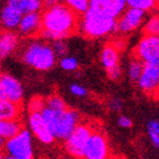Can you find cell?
Segmentation results:
<instances>
[{"mask_svg": "<svg viewBox=\"0 0 159 159\" xmlns=\"http://www.w3.org/2000/svg\"><path fill=\"white\" fill-rule=\"evenodd\" d=\"M143 70H144V62L133 54L127 64V76L129 81L133 83H137L143 73Z\"/></svg>", "mask_w": 159, "mask_h": 159, "instance_id": "21", "label": "cell"}, {"mask_svg": "<svg viewBox=\"0 0 159 159\" xmlns=\"http://www.w3.org/2000/svg\"><path fill=\"white\" fill-rule=\"evenodd\" d=\"M60 67L66 72H73L79 69V61L75 59L74 57H70V55H65V57L60 59Z\"/></svg>", "mask_w": 159, "mask_h": 159, "instance_id": "27", "label": "cell"}, {"mask_svg": "<svg viewBox=\"0 0 159 159\" xmlns=\"http://www.w3.org/2000/svg\"><path fill=\"white\" fill-rule=\"evenodd\" d=\"M89 8L118 19L127 8V3L125 0H91Z\"/></svg>", "mask_w": 159, "mask_h": 159, "instance_id": "14", "label": "cell"}, {"mask_svg": "<svg viewBox=\"0 0 159 159\" xmlns=\"http://www.w3.org/2000/svg\"><path fill=\"white\" fill-rule=\"evenodd\" d=\"M156 2L158 3V6H159V0H156Z\"/></svg>", "mask_w": 159, "mask_h": 159, "instance_id": "39", "label": "cell"}, {"mask_svg": "<svg viewBox=\"0 0 159 159\" xmlns=\"http://www.w3.org/2000/svg\"><path fill=\"white\" fill-rule=\"evenodd\" d=\"M3 1H7V0H0V5H1V3H2Z\"/></svg>", "mask_w": 159, "mask_h": 159, "instance_id": "38", "label": "cell"}, {"mask_svg": "<svg viewBox=\"0 0 159 159\" xmlns=\"http://www.w3.org/2000/svg\"><path fill=\"white\" fill-rule=\"evenodd\" d=\"M42 1H43V7L49 8V7L60 5V3H64L65 0H42Z\"/></svg>", "mask_w": 159, "mask_h": 159, "instance_id": "34", "label": "cell"}, {"mask_svg": "<svg viewBox=\"0 0 159 159\" xmlns=\"http://www.w3.org/2000/svg\"><path fill=\"white\" fill-rule=\"evenodd\" d=\"M22 16L17 9L5 3L0 9V29L3 31H17Z\"/></svg>", "mask_w": 159, "mask_h": 159, "instance_id": "15", "label": "cell"}, {"mask_svg": "<svg viewBox=\"0 0 159 159\" xmlns=\"http://www.w3.org/2000/svg\"><path fill=\"white\" fill-rule=\"evenodd\" d=\"M89 2H91V0H65L64 1L65 5L71 8L79 16H82L89 10Z\"/></svg>", "mask_w": 159, "mask_h": 159, "instance_id": "26", "label": "cell"}, {"mask_svg": "<svg viewBox=\"0 0 159 159\" xmlns=\"http://www.w3.org/2000/svg\"><path fill=\"white\" fill-rule=\"evenodd\" d=\"M45 106L54 111H64L67 108L64 99L57 94H51L45 97Z\"/></svg>", "mask_w": 159, "mask_h": 159, "instance_id": "25", "label": "cell"}, {"mask_svg": "<svg viewBox=\"0 0 159 159\" xmlns=\"http://www.w3.org/2000/svg\"><path fill=\"white\" fill-rule=\"evenodd\" d=\"M106 73H107V76L112 80V81H118L122 77V67H120V65H117V66L107 70Z\"/></svg>", "mask_w": 159, "mask_h": 159, "instance_id": "31", "label": "cell"}, {"mask_svg": "<svg viewBox=\"0 0 159 159\" xmlns=\"http://www.w3.org/2000/svg\"><path fill=\"white\" fill-rule=\"evenodd\" d=\"M136 84L146 94L158 95L159 63H144L143 73Z\"/></svg>", "mask_w": 159, "mask_h": 159, "instance_id": "11", "label": "cell"}, {"mask_svg": "<svg viewBox=\"0 0 159 159\" xmlns=\"http://www.w3.org/2000/svg\"><path fill=\"white\" fill-rule=\"evenodd\" d=\"M133 54L144 63H159V35L143 33Z\"/></svg>", "mask_w": 159, "mask_h": 159, "instance_id": "7", "label": "cell"}, {"mask_svg": "<svg viewBox=\"0 0 159 159\" xmlns=\"http://www.w3.org/2000/svg\"><path fill=\"white\" fill-rule=\"evenodd\" d=\"M147 12L144 10L127 7L120 17L117 19V33L128 35L143 27L146 20Z\"/></svg>", "mask_w": 159, "mask_h": 159, "instance_id": "8", "label": "cell"}, {"mask_svg": "<svg viewBox=\"0 0 159 159\" xmlns=\"http://www.w3.org/2000/svg\"><path fill=\"white\" fill-rule=\"evenodd\" d=\"M5 152V150H2V149H1V147H0V159H3V158H5V152Z\"/></svg>", "mask_w": 159, "mask_h": 159, "instance_id": "35", "label": "cell"}, {"mask_svg": "<svg viewBox=\"0 0 159 159\" xmlns=\"http://www.w3.org/2000/svg\"><path fill=\"white\" fill-rule=\"evenodd\" d=\"M52 47L54 49V52L57 57H63L67 55L69 53V48H67V43L65 42V40H55L52 41Z\"/></svg>", "mask_w": 159, "mask_h": 159, "instance_id": "29", "label": "cell"}, {"mask_svg": "<svg viewBox=\"0 0 159 159\" xmlns=\"http://www.w3.org/2000/svg\"><path fill=\"white\" fill-rule=\"evenodd\" d=\"M108 107L111 108V111H113V112H119V111L123 108L122 99H119L118 97L112 98L108 103Z\"/></svg>", "mask_w": 159, "mask_h": 159, "instance_id": "32", "label": "cell"}, {"mask_svg": "<svg viewBox=\"0 0 159 159\" xmlns=\"http://www.w3.org/2000/svg\"><path fill=\"white\" fill-rule=\"evenodd\" d=\"M147 134L152 146L159 149V120L152 119L147 123Z\"/></svg>", "mask_w": 159, "mask_h": 159, "instance_id": "24", "label": "cell"}, {"mask_svg": "<svg viewBox=\"0 0 159 159\" xmlns=\"http://www.w3.org/2000/svg\"><path fill=\"white\" fill-rule=\"evenodd\" d=\"M20 59L25 65L37 71H49L57 63V57L52 43L41 37L28 39L23 44Z\"/></svg>", "mask_w": 159, "mask_h": 159, "instance_id": "2", "label": "cell"}, {"mask_svg": "<svg viewBox=\"0 0 159 159\" xmlns=\"http://www.w3.org/2000/svg\"><path fill=\"white\" fill-rule=\"evenodd\" d=\"M28 125L30 132L38 138L40 143L44 145H52L57 140L50 130L47 122L41 112H31L28 115Z\"/></svg>", "mask_w": 159, "mask_h": 159, "instance_id": "12", "label": "cell"}, {"mask_svg": "<svg viewBox=\"0 0 159 159\" xmlns=\"http://www.w3.org/2000/svg\"><path fill=\"white\" fill-rule=\"evenodd\" d=\"M117 124H118L119 127H122V128H132L133 120L129 117L122 115V116H119L118 119H117Z\"/></svg>", "mask_w": 159, "mask_h": 159, "instance_id": "33", "label": "cell"}, {"mask_svg": "<svg viewBox=\"0 0 159 159\" xmlns=\"http://www.w3.org/2000/svg\"><path fill=\"white\" fill-rule=\"evenodd\" d=\"M143 33L159 35V13L152 15L143 25Z\"/></svg>", "mask_w": 159, "mask_h": 159, "instance_id": "23", "label": "cell"}, {"mask_svg": "<svg viewBox=\"0 0 159 159\" xmlns=\"http://www.w3.org/2000/svg\"><path fill=\"white\" fill-rule=\"evenodd\" d=\"M6 154L17 159H34L32 146V133L23 127L12 138L8 139L3 146Z\"/></svg>", "mask_w": 159, "mask_h": 159, "instance_id": "5", "label": "cell"}, {"mask_svg": "<svg viewBox=\"0 0 159 159\" xmlns=\"http://www.w3.org/2000/svg\"><path fill=\"white\" fill-rule=\"evenodd\" d=\"M22 128L23 124L20 118L0 120V147L5 146L8 139L16 136Z\"/></svg>", "mask_w": 159, "mask_h": 159, "instance_id": "17", "label": "cell"}, {"mask_svg": "<svg viewBox=\"0 0 159 159\" xmlns=\"http://www.w3.org/2000/svg\"><path fill=\"white\" fill-rule=\"evenodd\" d=\"M94 128L86 123H80L73 133L64 140L65 152L74 159H83L84 149Z\"/></svg>", "mask_w": 159, "mask_h": 159, "instance_id": "6", "label": "cell"}, {"mask_svg": "<svg viewBox=\"0 0 159 159\" xmlns=\"http://www.w3.org/2000/svg\"><path fill=\"white\" fill-rule=\"evenodd\" d=\"M41 30H42L41 12H31L22 16L17 32L22 39H32L40 37Z\"/></svg>", "mask_w": 159, "mask_h": 159, "instance_id": "13", "label": "cell"}, {"mask_svg": "<svg viewBox=\"0 0 159 159\" xmlns=\"http://www.w3.org/2000/svg\"><path fill=\"white\" fill-rule=\"evenodd\" d=\"M126 3L127 7L144 10L146 12H152L159 7L156 0H126Z\"/></svg>", "mask_w": 159, "mask_h": 159, "instance_id": "22", "label": "cell"}, {"mask_svg": "<svg viewBox=\"0 0 159 159\" xmlns=\"http://www.w3.org/2000/svg\"><path fill=\"white\" fill-rule=\"evenodd\" d=\"M70 91L73 95L77 97H84L87 95V89L80 84H72L70 86Z\"/></svg>", "mask_w": 159, "mask_h": 159, "instance_id": "30", "label": "cell"}, {"mask_svg": "<svg viewBox=\"0 0 159 159\" xmlns=\"http://www.w3.org/2000/svg\"><path fill=\"white\" fill-rule=\"evenodd\" d=\"M44 106H45V97L35 96L30 99L29 104H28V109H29V113L41 112Z\"/></svg>", "mask_w": 159, "mask_h": 159, "instance_id": "28", "label": "cell"}, {"mask_svg": "<svg viewBox=\"0 0 159 159\" xmlns=\"http://www.w3.org/2000/svg\"><path fill=\"white\" fill-rule=\"evenodd\" d=\"M0 99L21 104L23 101V86L19 80L9 73H0Z\"/></svg>", "mask_w": 159, "mask_h": 159, "instance_id": "9", "label": "cell"}, {"mask_svg": "<svg viewBox=\"0 0 159 159\" xmlns=\"http://www.w3.org/2000/svg\"><path fill=\"white\" fill-rule=\"evenodd\" d=\"M3 159H17V158H15L13 156H11V155H8V154H6L5 155V158Z\"/></svg>", "mask_w": 159, "mask_h": 159, "instance_id": "36", "label": "cell"}, {"mask_svg": "<svg viewBox=\"0 0 159 159\" xmlns=\"http://www.w3.org/2000/svg\"><path fill=\"white\" fill-rule=\"evenodd\" d=\"M119 53H120V51L115 47V44L112 41L105 43L102 51H101V54H99V59H101V63H102L103 67L106 71L119 65Z\"/></svg>", "mask_w": 159, "mask_h": 159, "instance_id": "18", "label": "cell"}, {"mask_svg": "<svg viewBox=\"0 0 159 159\" xmlns=\"http://www.w3.org/2000/svg\"><path fill=\"white\" fill-rule=\"evenodd\" d=\"M125 1H126V0H125Z\"/></svg>", "mask_w": 159, "mask_h": 159, "instance_id": "40", "label": "cell"}, {"mask_svg": "<svg viewBox=\"0 0 159 159\" xmlns=\"http://www.w3.org/2000/svg\"><path fill=\"white\" fill-rule=\"evenodd\" d=\"M22 38L17 31H3L0 43V61L9 57L19 48Z\"/></svg>", "mask_w": 159, "mask_h": 159, "instance_id": "16", "label": "cell"}, {"mask_svg": "<svg viewBox=\"0 0 159 159\" xmlns=\"http://www.w3.org/2000/svg\"><path fill=\"white\" fill-rule=\"evenodd\" d=\"M79 33L89 40L111 37L117 33V19L89 8L80 17Z\"/></svg>", "mask_w": 159, "mask_h": 159, "instance_id": "3", "label": "cell"}, {"mask_svg": "<svg viewBox=\"0 0 159 159\" xmlns=\"http://www.w3.org/2000/svg\"><path fill=\"white\" fill-rule=\"evenodd\" d=\"M1 38H2V30L0 29V43H1Z\"/></svg>", "mask_w": 159, "mask_h": 159, "instance_id": "37", "label": "cell"}, {"mask_svg": "<svg viewBox=\"0 0 159 159\" xmlns=\"http://www.w3.org/2000/svg\"><path fill=\"white\" fill-rule=\"evenodd\" d=\"M83 159H109V146L102 132L94 129L84 149Z\"/></svg>", "mask_w": 159, "mask_h": 159, "instance_id": "10", "label": "cell"}, {"mask_svg": "<svg viewBox=\"0 0 159 159\" xmlns=\"http://www.w3.org/2000/svg\"><path fill=\"white\" fill-rule=\"evenodd\" d=\"M41 114L57 140H65L81 123L80 113L75 109L66 108L64 111H54L44 106Z\"/></svg>", "mask_w": 159, "mask_h": 159, "instance_id": "4", "label": "cell"}, {"mask_svg": "<svg viewBox=\"0 0 159 159\" xmlns=\"http://www.w3.org/2000/svg\"><path fill=\"white\" fill-rule=\"evenodd\" d=\"M21 104L0 99V120L2 119H17L21 116Z\"/></svg>", "mask_w": 159, "mask_h": 159, "instance_id": "20", "label": "cell"}, {"mask_svg": "<svg viewBox=\"0 0 159 159\" xmlns=\"http://www.w3.org/2000/svg\"><path fill=\"white\" fill-rule=\"evenodd\" d=\"M6 3L17 9L22 15L31 12H41L44 8L42 0H7Z\"/></svg>", "mask_w": 159, "mask_h": 159, "instance_id": "19", "label": "cell"}, {"mask_svg": "<svg viewBox=\"0 0 159 159\" xmlns=\"http://www.w3.org/2000/svg\"><path fill=\"white\" fill-rule=\"evenodd\" d=\"M42 30L40 37L48 41L65 40L79 33L80 17L65 3L43 8Z\"/></svg>", "mask_w": 159, "mask_h": 159, "instance_id": "1", "label": "cell"}]
</instances>
